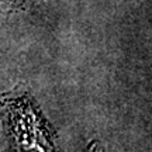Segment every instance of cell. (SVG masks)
Listing matches in <instances>:
<instances>
[{
	"label": "cell",
	"instance_id": "6da1fadb",
	"mask_svg": "<svg viewBox=\"0 0 152 152\" xmlns=\"http://www.w3.org/2000/svg\"><path fill=\"white\" fill-rule=\"evenodd\" d=\"M0 109L10 152H58L54 128L27 89L1 94Z\"/></svg>",
	"mask_w": 152,
	"mask_h": 152
},
{
	"label": "cell",
	"instance_id": "7a4b0ae2",
	"mask_svg": "<svg viewBox=\"0 0 152 152\" xmlns=\"http://www.w3.org/2000/svg\"><path fill=\"white\" fill-rule=\"evenodd\" d=\"M23 3L18 0H0V13H10L14 10H21Z\"/></svg>",
	"mask_w": 152,
	"mask_h": 152
},
{
	"label": "cell",
	"instance_id": "3957f363",
	"mask_svg": "<svg viewBox=\"0 0 152 152\" xmlns=\"http://www.w3.org/2000/svg\"><path fill=\"white\" fill-rule=\"evenodd\" d=\"M21 1H23V0H21Z\"/></svg>",
	"mask_w": 152,
	"mask_h": 152
}]
</instances>
